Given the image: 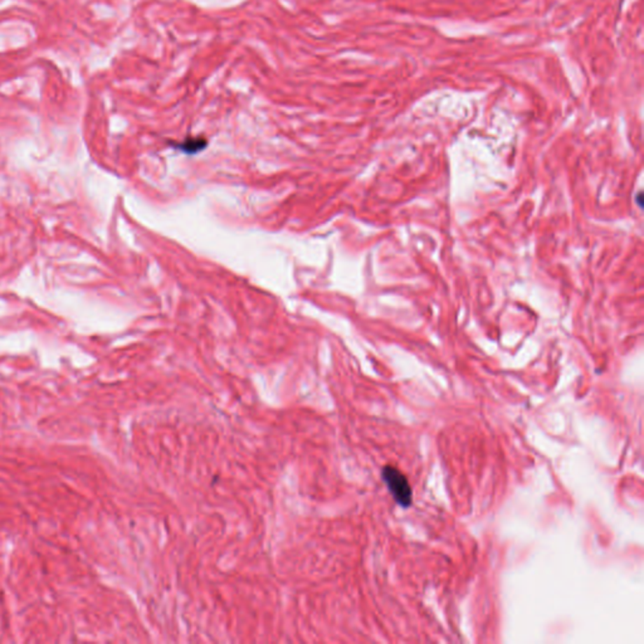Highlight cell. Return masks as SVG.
I'll list each match as a JSON object with an SVG mask.
<instances>
[{
	"mask_svg": "<svg viewBox=\"0 0 644 644\" xmlns=\"http://www.w3.org/2000/svg\"><path fill=\"white\" fill-rule=\"evenodd\" d=\"M382 478L389 489L394 501L402 508H409L413 502V491L408 478L393 465H385L382 471Z\"/></svg>",
	"mask_w": 644,
	"mask_h": 644,
	"instance_id": "obj_1",
	"label": "cell"
},
{
	"mask_svg": "<svg viewBox=\"0 0 644 644\" xmlns=\"http://www.w3.org/2000/svg\"><path fill=\"white\" fill-rule=\"evenodd\" d=\"M206 141L203 139H188L184 143L178 145L179 149L186 153H198L199 150L204 149Z\"/></svg>",
	"mask_w": 644,
	"mask_h": 644,
	"instance_id": "obj_2",
	"label": "cell"
}]
</instances>
